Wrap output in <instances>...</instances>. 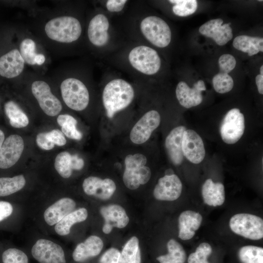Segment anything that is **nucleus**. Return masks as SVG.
I'll list each match as a JSON object with an SVG mask.
<instances>
[{"instance_id": "1", "label": "nucleus", "mask_w": 263, "mask_h": 263, "mask_svg": "<svg viewBox=\"0 0 263 263\" xmlns=\"http://www.w3.org/2000/svg\"><path fill=\"white\" fill-rule=\"evenodd\" d=\"M71 187L48 186L28 206V219L40 232L51 236L54 226L77 208Z\"/></svg>"}, {"instance_id": "2", "label": "nucleus", "mask_w": 263, "mask_h": 263, "mask_svg": "<svg viewBox=\"0 0 263 263\" xmlns=\"http://www.w3.org/2000/svg\"><path fill=\"white\" fill-rule=\"evenodd\" d=\"M48 186L37 162L33 160L23 170L0 176V199L27 207Z\"/></svg>"}, {"instance_id": "3", "label": "nucleus", "mask_w": 263, "mask_h": 263, "mask_svg": "<svg viewBox=\"0 0 263 263\" xmlns=\"http://www.w3.org/2000/svg\"><path fill=\"white\" fill-rule=\"evenodd\" d=\"M49 185L71 187L75 172L82 171L85 161L68 148L60 149L35 160Z\"/></svg>"}, {"instance_id": "4", "label": "nucleus", "mask_w": 263, "mask_h": 263, "mask_svg": "<svg viewBox=\"0 0 263 263\" xmlns=\"http://www.w3.org/2000/svg\"><path fill=\"white\" fill-rule=\"evenodd\" d=\"M27 97L21 96L33 111L38 125H54L56 118L64 112L58 95L46 81L37 79L27 89Z\"/></svg>"}, {"instance_id": "5", "label": "nucleus", "mask_w": 263, "mask_h": 263, "mask_svg": "<svg viewBox=\"0 0 263 263\" xmlns=\"http://www.w3.org/2000/svg\"><path fill=\"white\" fill-rule=\"evenodd\" d=\"M34 159L31 134L15 132L6 136L0 150V171L16 174Z\"/></svg>"}, {"instance_id": "6", "label": "nucleus", "mask_w": 263, "mask_h": 263, "mask_svg": "<svg viewBox=\"0 0 263 263\" xmlns=\"http://www.w3.org/2000/svg\"><path fill=\"white\" fill-rule=\"evenodd\" d=\"M38 263H68L64 245L51 236L44 234L32 226L28 229L24 247Z\"/></svg>"}, {"instance_id": "7", "label": "nucleus", "mask_w": 263, "mask_h": 263, "mask_svg": "<svg viewBox=\"0 0 263 263\" xmlns=\"http://www.w3.org/2000/svg\"><path fill=\"white\" fill-rule=\"evenodd\" d=\"M134 94L132 85L123 79H114L109 82L102 93V102L107 117L112 118L116 113L128 107Z\"/></svg>"}, {"instance_id": "8", "label": "nucleus", "mask_w": 263, "mask_h": 263, "mask_svg": "<svg viewBox=\"0 0 263 263\" xmlns=\"http://www.w3.org/2000/svg\"><path fill=\"white\" fill-rule=\"evenodd\" d=\"M21 103L13 99L3 105L4 115L9 126L15 132L31 134L38 126L36 116L29 106L21 97Z\"/></svg>"}, {"instance_id": "9", "label": "nucleus", "mask_w": 263, "mask_h": 263, "mask_svg": "<svg viewBox=\"0 0 263 263\" xmlns=\"http://www.w3.org/2000/svg\"><path fill=\"white\" fill-rule=\"evenodd\" d=\"M59 97L63 106L72 111L83 112L88 108L90 95L86 85L80 79L70 77L59 86Z\"/></svg>"}, {"instance_id": "10", "label": "nucleus", "mask_w": 263, "mask_h": 263, "mask_svg": "<svg viewBox=\"0 0 263 263\" xmlns=\"http://www.w3.org/2000/svg\"><path fill=\"white\" fill-rule=\"evenodd\" d=\"M44 31L50 39L62 43H70L77 40L82 33L80 21L70 16L54 18L45 25Z\"/></svg>"}, {"instance_id": "11", "label": "nucleus", "mask_w": 263, "mask_h": 263, "mask_svg": "<svg viewBox=\"0 0 263 263\" xmlns=\"http://www.w3.org/2000/svg\"><path fill=\"white\" fill-rule=\"evenodd\" d=\"M146 156L140 153L127 155L124 160L123 180L129 189L134 190L146 184L151 177V170L146 166Z\"/></svg>"}, {"instance_id": "12", "label": "nucleus", "mask_w": 263, "mask_h": 263, "mask_svg": "<svg viewBox=\"0 0 263 263\" xmlns=\"http://www.w3.org/2000/svg\"><path fill=\"white\" fill-rule=\"evenodd\" d=\"M27 219V207L25 204L0 199V227L17 232L21 230Z\"/></svg>"}, {"instance_id": "13", "label": "nucleus", "mask_w": 263, "mask_h": 263, "mask_svg": "<svg viewBox=\"0 0 263 263\" xmlns=\"http://www.w3.org/2000/svg\"><path fill=\"white\" fill-rule=\"evenodd\" d=\"M140 28L145 38L157 47H166L170 42V29L167 22L158 17H146L141 21Z\"/></svg>"}, {"instance_id": "14", "label": "nucleus", "mask_w": 263, "mask_h": 263, "mask_svg": "<svg viewBox=\"0 0 263 263\" xmlns=\"http://www.w3.org/2000/svg\"><path fill=\"white\" fill-rule=\"evenodd\" d=\"M128 59L133 68L146 75L157 73L161 67V59L157 52L145 45L137 46L131 50Z\"/></svg>"}, {"instance_id": "15", "label": "nucleus", "mask_w": 263, "mask_h": 263, "mask_svg": "<svg viewBox=\"0 0 263 263\" xmlns=\"http://www.w3.org/2000/svg\"><path fill=\"white\" fill-rule=\"evenodd\" d=\"M229 226L236 234L253 240L263 237V220L261 217L249 213H239L233 216Z\"/></svg>"}, {"instance_id": "16", "label": "nucleus", "mask_w": 263, "mask_h": 263, "mask_svg": "<svg viewBox=\"0 0 263 263\" xmlns=\"http://www.w3.org/2000/svg\"><path fill=\"white\" fill-rule=\"evenodd\" d=\"M245 130L244 114L238 108L230 110L224 117L220 127L223 141L227 144L237 143L242 137Z\"/></svg>"}, {"instance_id": "17", "label": "nucleus", "mask_w": 263, "mask_h": 263, "mask_svg": "<svg viewBox=\"0 0 263 263\" xmlns=\"http://www.w3.org/2000/svg\"><path fill=\"white\" fill-rule=\"evenodd\" d=\"M160 122L161 116L157 111L150 110L146 112L132 129L130 133L131 141L136 145L145 143L158 127Z\"/></svg>"}, {"instance_id": "18", "label": "nucleus", "mask_w": 263, "mask_h": 263, "mask_svg": "<svg viewBox=\"0 0 263 263\" xmlns=\"http://www.w3.org/2000/svg\"><path fill=\"white\" fill-rule=\"evenodd\" d=\"M80 187L85 195L102 200L110 198L116 188L113 180L109 178L102 179L94 175H89L83 178Z\"/></svg>"}, {"instance_id": "19", "label": "nucleus", "mask_w": 263, "mask_h": 263, "mask_svg": "<svg viewBox=\"0 0 263 263\" xmlns=\"http://www.w3.org/2000/svg\"><path fill=\"white\" fill-rule=\"evenodd\" d=\"M183 154L189 161L198 164L204 159L206 150L201 136L194 130H186L182 142Z\"/></svg>"}, {"instance_id": "20", "label": "nucleus", "mask_w": 263, "mask_h": 263, "mask_svg": "<svg viewBox=\"0 0 263 263\" xmlns=\"http://www.w3.org/2000/svg\"><path fill=\"white\" fill-rule=\"evenodd\" d=\"M89 215V210L86 207H78L54 226L51 236L54 235L64 240L69 239L72 234L74 227L86 221Z\"/></svg>"}, {"instance_id": "21", "label": "nucleus", "mask_w": 263, "mask_h": 263, "mask_svg": "<svg viewBox=\"0 0 263 263\" xmlns=\"http://www.w3.org/2000/svg\"><path fill=\"white\" fill-rule=\"evenodd\" d=\"M206 90L204 82L200 80L190 88L184 81L179 82L176 88L177 100L183 107L188 109L200 104L203 101L202 92Z\"/></svg>"}, {"instance_id": "22", "label": "nucleus", "mask_w": 263, "mask_h": 263, "mask_svg": "<svg viewBox=\"0 0 263 263\" xmlns=\"http://www.w3.org/2000/svg\"><path fill=\"white\" fill-rule=\"evenodd\" d=\"M182 188V182L176 175H165L158 180L153 195L158 200L174 201L180 197Z\"/></svg>"}, {"instance_id": "23", "label": "nucleus", "mask_w": 263, "mask_h": 263, "mask_svg": "<svg viewBox=\"0 0 263 263\" xmlns=\"http://www.w3.org/2000/svg\"><path fill=\"white\" fill-rule=\"evenodd\" d=\"M223 20L219 18L210 20L199 28V31L203 35L213 39L220 46L226 44L233 38L231 23L222 25Z\"/></svg>"}, {"instance_id": "24", "label": "nucleus", "mask_w": 263, "mask_h": 263, "mask_svg": "<svg viewBox=\"0 0 263 263\" xmlns=\"http://www.w3.org/2000/svg\"><path fill=\"white\" fill-rule=\"evenodd\" d=\"M103 247L101 239L96 235H91L78 243L71 254L73 261L84 263L97 256Z\"/></svg>"}, {"instance_id": "25", "label": "nucleus", "mask_w": 263, "mask_h": 263, "mask_svg": "<svg viewBox=\"0 0 263 263\" xmlns=\"http://www.w3.org/2000/svg\"><path fill=\"white\" fill-rule=\"evenodd\" d=\"M109 20L105 15H95L91 19L88 27L87 34L90 42L97 47L106 45L109 38Z\"/></svg>"}, {"instance_id": "26", "label": "nucleus", "mask_w": 263, "mask_h": 263, "mask_svg": "<svg viewBox=\"0 0 263 263\" xmlns=\"http://www.w3.org/2000/svg\"><path fill=\"white\" fill-rule=\"evenodd\" d=\"M100 213L105 220L103 232L110 233L113 227L124 228L129 223V218L125 209L117 205H110L100 208Z\"/></svg>"}, {"instance_id": "27", "label": "nucleus", "mask_w": 263, "mask_h": 263, "mask_svg": "<svg viewBox=\"0 0 263 263\" xmlns=\"http://www.w3.org/2000/svg\"><path fill=\"white\" fill-rule=\"evenodd\" d=\"M25 64L19 49H13L0 57V75L9 79L16 77L22 73Z\"/></svg>"}, {"instance_id": "28", "label": "nucleus", "mask_w": 263, "mask_h": 263, "mask_svg": "<svg viewBox=\"0 0 263 263\" xmlns=\"http://www.w3.org/2000/svg\"><path fill=\"white\" fill-rule=\"evenodd\" d=\"M186 128L179 126L173 128L167 136L165 146L171 163L176 166L183 162L184 155L182 149L183 134Z\"/></svg>"}, {"instance_id": "29", "label": "nucleus", "mask_w": 263, "mask_h": 263, "mask_svg": "<svg viewBox=\"0 0 263 263\" xmlns=\"http://www.w3.org/2000/svg\"><path fill=\"white\" fill-rule=\"evenodd\" d=\"M203 220L201 215L192 210L181 213L178 219L179 237L183 240L191 239L198 230Z\"/></svg>"}, {"instance_id": "30", "label": "nucleus", "mask_w": 263, "mask_h": 263, "mask_svg": "<svg viewBox=\"0 0 263 263\" xmlns=\"http://www.w3.org/2000/svg\"><path fill=\"white\" fill-rule=\"evenodd\" d=\"M78 121L71 114L66 112L60 113L56 118L55 125L63 132L69 140L80 141L83 133L77 128Z\"/></svg>"}, {"instance_id": "31", "label": "nucleus", "mask_w": 263, "mask_h": 263, "mask_svg": "<svg viewBox=\"0 0 263 263\" xmlns=\"http://www.w3.org/2000/svg\"><path fill=\"white\" fill-rule=\"evenodd\" d=\"M202 194L205 203L210 206H221L225 200L224 185L220 182L214 183L211 179L206 180L203 185Z\"/></svg>"}, {"instance_id": "32", "label": "nucleus", "mask_w": 263, "mask_h": 263, "mask_svg": "<svg viewBox=\"0 0 263 263\" xmlns=\"http://www.w3.org/2000/svg\"><path fill=\"white\" fill-rule=\"evenodd\" d=\"M19 53L25 63L30 65H41L45 61V56L37 52V44L31 38H26L19 44Z\"/></svg>"}, {"instance_id": "33", "label": "nucleus", "mask_w": 263, "mask_h": 263, "mask_svg": "<svg viewBox=\"0 0 263 263\" xmlns=\"http://www.w3.org/2000/svg\"><path fill=\"white\" fill-rule=\"evenodd\" d=\"M233 47L244 53H247L249 56L263 52V38L246 35L236 37L233 41Z\"/></svg>"}, {"instance_id": "34", "label": "nucleus", "mask_w": 263, "mask_h": 263, "mask_svg": "<svg viewBox=\"0 0 263 263\" xmlns=\"http://www.w3.org/2000/svg\"><path fill=\"white\" fill-rule=\"evenodd\" d=\"M30 255L24 247H0V263H30Z\"/></svg>"}, {"instance_id": "35", "label": "nucleus", "mask_w": 263, "mask_h": 263, "mask_svg": "<svg viewBox=\"0 0 263 263\" xmlns=\"http://www.w3.org/2000/svg\"><path fill=\"white\" fill-rule=\"evenodd\" d=\"M167 248L168 254L156 258L160 263H185L186 253L180 244L174 239H170L167 244Z\"/></svg>"}, {"instance_id": "36", "label": "nucleus", "mask_w": 263, "mask_h": 263, "mask_svg": "<svg viewBox=\"0 0 263 263\" xmlns=\"http://www.w3.org/2000/svg\"><path fill=\"white\" fill-rule=\"evenodd\" d=\"M118 263H141L139 240L136 237L131 238L120 253Z\"/></svg>"}, {"instance_id": "37", "label": "nucleus", "mask_w": 263, "mask_h": 263, "mask_svg": "<svg viewBox=\"0 0 263 263\" xmlns=\"http://www.w3.org/2000/svg\"><path fill=\"white\" fill-rule=\"evenodd\" d=\"M242 263H263V248L254 245L242 247L238 252Z\"/></svg>"}, {"instance_id": "38", "label": "nucleus", "mask_w": 263, "mask_h": 263, "mask_svg": "<svg viewBox=\"0 0 263 263\" xmlns=\"http://www.w3.org/2000/svg\"><path fill=\"white\" fill-rule=\"evenodd\" d=\"M169 1L174 4L172 7L174 14L180 17H186L193 14L198 6L196 0H171Z\"/></svg>"}, {"instance_id": "39", "label": "nucleus", "mask_w": 263, "mask_h": 263, "mask_svg": "<svg viewBox=\"0 0 263 263\" xmlns=\"http://www.w3.org/2000/svg\"><path fill=\"white\" fill-rule=\"evenodd\" d=\"M212 84L215 91L220 94L230 92L234 86L232 77L228 74L220 72L213 76Z\"/></svg>"}, {"instance_id": "40", "label": "nucleus", "mask_w": 263, "mask_h": 263, "mask_svg": "<svg viewBox=\"0 0 263 263\" xmlns=\"http://www.w3.org/2000/svg\"><path fill=\"white\" fill-rule=\"evenodd\" d=\"M46 128L49 139L57 149L68 148L69 140L57 127L46 125Z\"/></svg>"}, {"instance_id": "41", "label": "nucleus", "mask_w": 263, "mask_h": 263, "mask_svg": "<svg viewBox=\"0 0 263 263\" xmlns=\"http://www.w3.org/2000/svg\"><path fill=\"white\" fill-rule=\"evenodd\" d=\"M212 248L210 245L203 243L197 247L195 252L191 253L188 258V263H209L207 257L211 254Z\"/></svg>"}, {"instance_id": "42", "label": "nucleus", "mask_w": 263, "mask_h": 263, "mask_svg": "<svg viewBox=\"0 0 263 263\" xmlns=\"http://www.w3.org/2000/svg\"><path fill=\"white\" fill-rule=\"evenodd\" d=\"M218 64L220 73L228 74L235 67L236 60L230 54H224L219 58Z\"/></svg>"}, {"instance_id": "43", "label": "nucleus", "mask_w": 263, "mask_h": 263, "mask_svg": "<svg viewBox=\"0 0 263 263\" xmlns=\"http://www.w3.org/2000/svg\"><path fill=\"white\" fill-rule=\"evenodd\" d=\"M120 253L115 248L107 250L101 257L100 263H118Z\"/></svg>"}, {"instance_id": "44", "label": "nucleus", "mask_w": 263, "mask_h": 263, "mask_svg": "<svg viewBox=\"0 0 263 263\" xmlns=\"http://www.w3.org/2000/svg\"><path fill=\"white\" fill-rule=\"evenodd\" d=\"M126 0H109L106 3L107 9L111 12H119L124 7Z\"/></svg>"}, {"instance_id": "45", "label": "nucleus", "mask_w": 263, "mask_h": 263, "mask_svg": "<svg viewBox=\"0 0 263 263\" xmlns=\"http://www.w3.org/2000/svg\"><path fill=\"white\" fill-rule=\"evenodd\" d=\"M258 91L261 94H263V75H258L255 79Z\"/></svg>"}, {"instance_id": "46", "label": "nucleus", "mask_w": 263, "mask_h": 263, "mask_svg": "<svg viewBox=\"0 0 263 263\" xmlns=\"http://www.w3.org/2000/svg\"><path fill=\"white\" fill-rule=\"evenodd\" d=\"M6 136L4 132L0 128V150Z\"/></svg>"}, {"instance_id": "47", "label": "nucleus", "mask_w": 263, "mask_h": 263, "mask_svg": "<svg viewBox=\"0 0 263 263\" xmlns=\"http://www.w3.org/2000/svg\"><path fill=\"white\" fill-rule=\"evenodd\" d=\"M260 75H263V65H262L260 68Z\"/></svg>"}]
</instances>
